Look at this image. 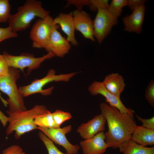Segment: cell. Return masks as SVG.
I'll return each mask as SVG.
<instances>
[{"mask_svg": "<svg viewBox=\"0 0 154 154\" xmlns=\"http://www.w3.org/2000/svg\"><path fill=\"white\" fill-rule=\"evenodd\" d=\"M100 108L108 128V131L104 133L108 147L119 148L121 144L131 139L136 125L133 117L122 113L117 108L105 103L100 104Z\"/></svg>", "mask_w": 154, "mask_h": 154, "instance_id": "1", "label": "cell"}, {"mask_svg": "<svg viewBox=\"0 0 154 154\" xmlns=\"http://www.w3.org/2000/svg\"><path fill=\"white\" fill-rule=\"evenodd\" d=\"M51 112L44 105H37L29 110H18L13 112H6L9 115L7 121L9 125L6 130L7 135L15 132L14 137L19 139L24 134L34 129L37 126L34 120L37 117Z\"/></svg>", "mask_w": 154, "mask_h": 154, "instance_id": "2", "label": "cell"}, {"mask_svg": "<svg viewBox=\"0 0 154 154\" xmlns=\"http://www.w3.org/2000/svg\"><path fill=\"white\" fill-rule=\"evenodd\" d=\"M17 10L16 13L11 15L8 21V27L16 32L29 27L35 17L43 18L49 15L50 13L43 8L40 1L36 0H27Z\"/></svg>", "mask_w": 154, "mask_h": 154, "instance_id": "3", "label": "cell"}, {"mask_svg": "<svg viewBox=\"0 0 154 154\" xmlns=\"http://www.w3.org/2000/svg\"><path fill=\"white\" fill-rule=\"evenodd\" d=\"M20 70L10 67L8 74L0 77V90L6 94L8 98L6 100L10 112L27 110L25 104L23 96L17 88L16 82L20 77Z\"/></svg>", "mask_w": 154, "mask_h": 154, "instance_id": "4", "label": "cell"}, {"mask_svg": "<svg viewBox=\"0 0 154 154\" xmlns=\"http://www.w3.org/2000/svg\"><path fill=\"white\" fill-rule=\"evenodd\" d=\"M77 74V72H73L56 75L54 70L50 69L46 75L43 78L40 79H36L32 81L30 84L21 86L18 89L23 97L37 93H40L44 96L50 95L52 93L54 87L52 86L46 89H43L46 84L52 82H68Z\"/></svg>", "mask_w": 154, "mask_h": 154, "instance_id": "5", "label": "cell"}, {"mask_svg": "<svg viewBox=\"0 0 154 154\" xmlns=\"http://www.w3.org/2000/svg\"><path fill=\"white\" fill-rule=\"evenodd\" d=\"M56 25L54 22V19L49 15L37 20L30 33L33 47L45 49Z\"/></svg>", "mask_w": 154, "mask_h": 154, "instance_id": "6", "label": "cell"}, {"mask_svg": "<svg viewBox=\"0 0 154 154\" xmlns=\"http://www.w3.org/2000/svg\"><path fill=\"white\" fill-rule=\"evenodd\" d=\"M3 55L9 67L17 68L23 71L25 68H27L28 73L38 68L41 64L45 60L55 56L51 52H48L46 54L38 58L35 57L31 54H24L19 56H14L5 51Z\"/></svg>", "mask_w": 154, "mask_h": 154, "instance_id": "7", "label": "cell"}, {"mask_svg": "<svg viewBox=\"0 0 154 154\" xmlns=\"http://www.w3.org/2000/svg\"><path fill=\"white\" fill-rule=\"evenodd\" d=\"M97 12L93 21L94 36L100 44L110 33L113 27L117 24L118 21L107 9H100Z\"/></svg>", "mask_w": 154, "mask_h": 154, "instance_id": "8", "label": "cell"}, {"mask_svg": "<svg viewBox=\"0 0 154 154\" xmlns=\"http://www.w3.org/2000/svg\"><path fill=\"white\" fill-rule=\"evenodd\" d=\"M72 126L69 125L62 128H49L38 127L37 129L43 132L48 138L56 144L63 147L68 154H78L80 147L71 143L66 135L70 132Z\"/></svg>", "mask_w": 154, "mask_h": 154, "instance_id": "9", "label": "cell"}, {"mask_svg": "<svg viewBox=\"0 0 154 154\" xmlns=\"http://www.w3.org/2000/svg\"><path fill=\"white\" fill-rule=\"evenodd\" d=\"M88 90L92 95H102L105 98L106 102L109 105L117 108L122 113H127L133 117L134 111L126 108L123 104L120 98L109 92L102 82L94 81L89 86Z\"/></svg>", "mask_w": 154, "mask_h": 154, "instance_id": "10", "label": "cell"}, {"mask_svg": "<svg viewBox=\"0 0 154 154\" xmlns=\"http://www.w3.org/2000/svg\"><path fill=\"white\" fill-rule=\"evenodd\" d=\"M59 26L56 24L53 29L45 49L51 52L55 56L62 58L69 52L71 45L65 37L58 31Z\"/></svg>", "mask_w": 154, "mask_h": 154, "instance_id": "11", "label": "cell"}, {"mask_svg": "<svg viewBox=\"0 0 154 154\" xmlns=\"http://www.w3.org/2000/svg\"><path fill=\"white\" fill-rule=\"evenodd\" d=\"M72 13L75 29L85 38L94 41L93 21L90 15L82 10L76 9Z\"/></svg>", "mask_w": 154, "mask_h": 154, "instance_id": "12", "label": "cell"}, {"mask_svg": "<svg viewBox=\"0 0 154 154\" xmlns=\"http://www.w3.org/2000/svg\"><path fill=\"white\" fill-rule=\"evenodd\" d=\"M106 121L105 117L101 114L88 122L82 124L77 129V132L85 139L92 138L105 129Z\"/></svg>", "mask_w": 154, "mask_h": 154, "instance_id": "13", "label": "cell"}, {"mask_svg": "<svg viewBox=\"0 0 154 154\" xmlns=\"http://www.w3.org/2000/svg\"><path fill=\"white\" fill-rule=\"evenodd\" d=\"M145 9L144 4L143 5L130 15L123 17L122 20L124 26V30L138 34L141 33Z\"/></svg>", "mask_w": 154, "mask_h": 154, "instance_id": "14", "label": "cell"}, {"mask_svg": "<svg viewBox=\"0 0 154 154\" xmlns=\"http://www.w3.org/2000/svg\"><path fill=\"white\" fill-rule=\"evenodd\" d=\"M105 138L104 133L102 131L92 138L81 141L80 145L83 154H103L108 148Z\"/></svg>", "mask_w": 154, "mask_h": 154, "instance_id": "15", "label": "cell"}, {"mask_svg": "<svg viewBox=\"0 0 154 154\" xmlns=\"http://www.w3.org/2000/svg\"><path fill=\"white\" fill-rule=\"evenodd\" d=\"M55 23L60 26L62 31L67 36L66 40L73 45L77 46L78 43L75 35V28L73 13L68 14L61 13L54 19Z\"/></svg>", "mask_w": 154, "mask_h": 154, "instance_id": "16", "label": "cell"}, {"mask_svg": "<svg viewBox=\"0 0 154 154\" xmlns=\"http://www.w3.org/2000/svg\"><path fill=\"white\" fill-rule=\"evenodd\" d=\"M102 82L109 92L119 98H120L125 86L123 77L117 73L107 75Z\"/></svg>", "mask_w": 154, "mask_h": 154, "instance_id": "17", "label": "cell"}, {"mask_svg": "<svg viewBox=\"0 0 154 154\" xmlns=\"http://www.w3.org/2000/svg\"><path fill=\"white\" fill-rule=\"evenodd\" d=\"M130 139L136 143L146 147L154 144V129L136 125Z\"/></svg>", "mask_w": 154, "mask_h": 154, "instance_id": "18", "label": "cell"}, {"mask_svg": "<svg viewBox=\"0 0 154 154\" xmlns=\"http://www.w3.org/2000/svg\"><path fill=\"white\" fill-rule=\"evenodd\" d=\"M119 148L123 154H154V147H148L138 144L131 139L121 144Z\"/></svg>", "mask_w": 154, "mask_h": 154, "instance_id": "19", "label": "cell"}, {"mask_svg": "<svg viewBox=\"0 0 154 154\" xmlns=\"http://www.w3.org/2000/svg\"><path fill=\"white\" fill-rule=\"evenodd\" d=\"M34 122L38 127L49 128H58L54 121L51 112L37 117L35 119Z\"/></svg>", "mask_w": 154, "mask_h": 154, "instance_id": "20", "label": "cell"}, {"mask_svg": "<svg viewBox=\"0 0 154 154\" xmlns=\"http://www.w3.org/2000/svg\"><path fill=\"white\" fill-rule=\"evenodd\" d=\"M127 0H112L107 10L113 16L117 19L122 11V8L127 6Z\"/></svg>", "mask_w": 154, "mask_h": 154, "instance_id": "21", "label": "cell"}, {"mask_svg": "<svg viewBox=\"0 0 154 154\" xmlns=\"http://www.w3.org/2000/svg\"><path fill=\"white\" fill-rule=\"evenodd\" d=\"M38 135L40 139L45 145L48 154H68L67 153H64L60 151L55 145L53 142L42 131L39 132Z\"/></svg>", "mask_w": 154, "mask_h": 154, "instance_id": "22", "label": "cell"}, {"mask_svg": "<svg viewBox=\"0 0 154 154\" xmlns=\"http://www.w3.org/2000/svg\"><path fill=\"white\" fill-rule=\"evenodd\" d=\"M11 7L8 0H0V23H5L11 15Z\"/></svg>", "mask_w": 154, "mask_h": 154, "instance_id": "23", "label": "cell"}, {"mask_svg": "<svg viewBox=\"0 0 154 154\" xmlns=\"http://www.w3.org/2000/svg\"><path fill=\"white\" fill-rule=\"evenodd\" d=\"M52 114L54 121L58 128L64 122L72 117L70 113L60 110H56Z\"/></svg>", "mask_w": 154, "mask_h": 154, "instance_id": "24", "label": "cell"}, {"mask_svg": "<svg viewBox=\"0 0 154 154\" xmlns=\"http://www.w3.org/2000/svg\"><path fill=\"white\" fill-rule=\"evenodd\" d=\"M109 5L108 0H89L88 6L93 11H97L100 9H107Z\"/></svg>", "mask_w": 154, "mask_h": 154, "instance_id": "25", "label": "cell"}, {"mask_svg": "<svg viewBox=\"0 0 154 154\" xmlns=\"http://www.w3.org/2000/svg\"><path fill=\"white\" fill-rule=\"evenodd\" d=\"M145 97L151 106L154 107V80H151L147 86L145 92Z\"/></svg>", "mask_w": 154, "mask_h": 154, "instance_id": "26", "label": "cell"}, {"mask_svg": "<svg viewBox=\"0 0 154 154\" xmlns=\"http://www.w3.org/2000/svg\"><path fill=\"white\" fill-rule=\"evenodd\" d=\"M18 36L17 33L12 31L9 27L0 28V42L7 39L17 37Z\"/></svg>", "mask_w": 154, "mask_h": 154, "instance_id": "27", "label": "cell"}, {"mask_svg": "<svg viewBox=\"0 0 154 154\" xmlns=\"http://www.w3.org/2000/svg\"><path fill=\"white\" fill-rule=\"evenodd\" d=\"M2 154H26L23 149L19 146L12 145L4 150Z\"/></svg>", "mask_w": 154, "mask_h": 154, "instance_id": "28", "label": "cell"}, {"mask_svg": "<svg viewBox=\"0 0 154 154\" xmlns=\"http://www.w3.org/2000/svg\"><path fill=\"white\" fill-rule=\"evenodd\" d=\"M9 68L3 55L0 54V75L1 76L7 75Z\"/></svg>", "mask_w": 154, "mask_h": 154, "instance_id": "29", "label": "cell"}, {"mask_svg": "<svg viewBox=\"0 0 154 154\" xmlns=\"http://www.w3.org/2000/svg\"><path fill=\"white\" fill-rule=\"evenodd\" d=\"M67 3L65 7H67L70 5H75L77 9L82 10V7L88 5L89 0H68L67 1Z\"/></svg>", "mask_w": 154, "mask_h": 154, "instance_id": "30", "label": "cell"}, {"mask_svg": "<svg viewBox=\"0 0 154 154\" xmlns=\"http://www.w3.org/2000/svg\"><path fill=\"white\" fill-rule=\"evenodd\" d=\"M137 119L142 123V125L146 128L154 129V117L149 119H143L136 115Z\"/></svg>", "mask_w": 154, "mask_h": 154, "instance_id": "31", "label": "cell"}, {"mask_svg": "<svg viewBox=\"0 0 154 154\" xmlns=\"http://www.w3.org/2000/svg\"><path fill=\"white\" fill-rule=\"evenodd\" d=\"M146 1V0H128L127 6L133 12L141 5L144 4Z\"/></svg>", "mask_w": 154, "mask_h": 154, "instance_id": "32", "label": "cell"}, {"mask_svg": "<svg viewBox=\"0 0 154 154\" xmlns=\"http://www.w3.org/2000/svg\"><path fill=\"white\" fill-rule=\"evenodd\" d=\"M0 99L2 102V103H3L4 105L5 106H7V105H8L6 101V100H5L1 96V93L0 92Z\"/></svg>", "mask_w": 154, "mask_h": 154, "instance_id": "33", "label": "cell"}, {"mask_svg": "<svg viewBox=\"0 0 154 154\" xmlns=\"http://www.w3.org/2000/svg\"><path fill=\"white\" fill-rule=\"evenodd\" d=\"M1 76L0 75V77Z\"/></svg>", "mask_w": 154, "mask_h": 154, "instance_id": "34", "label": "cell"}]
</instances>
